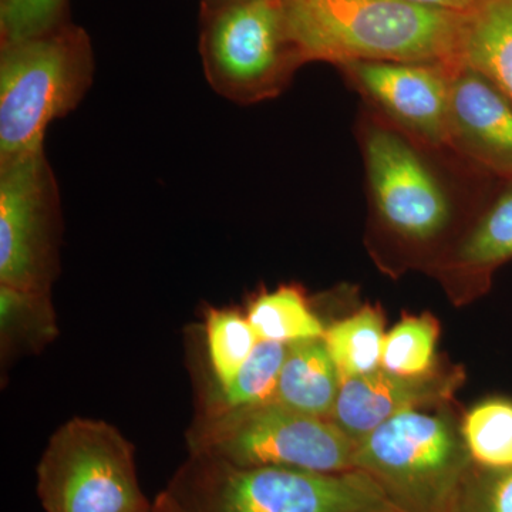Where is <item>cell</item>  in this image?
I'll return each mask as SVG.
<instances>
[{
  "label": "cell",
  "mask_w": 512,
  "mask_h": 512,
  "mask_svg": "<svg viewBox=\"0 0 512 512\" xmlns=\"http://www.w3.org/2000/svg\"><path fill=\"white\" fill-rule=\"evenodd\" d=\"M301 62L460 64L467 13L400 0H282Z\"/></svg>",
  "instance_id": "1"
},
{
  "label": "cell",
  "mask_w": 512,
  "mask_h": 512,
  "mask_svg": "<svg viewBox=\"0 0 512 512\" xmlns=\"http://www.w3.org/2000/svg\"><path fill=\"white\" fill-rule=\"evenodd\" d=\"M168 491L184 512H403L359 470L242 468L191 456Z\"/></svg>",
  "instance_id": "2"
},
{
  "label": "cell",
  "mask_w": 512,
  "mask_h": 512,
  "mask_svg": "<svg viewBox=\"0 0 512 512\" xmlns=\"http://www.w3.org/2000/svg\"><path fill=\"white\" fill-rule=\"evenodd\" d=\"M93 77L92 42L72 22L0 43V161L45 150L47 127L82 103Z\"/></svg>",
  "instance_id": "3"
},
{
  "label": "cell",
  "mask_w": 512,
  "mask_h": 512,
  "mask_svg": "<svg viewBox=\"0 0 512 512\" xmlns=\"http://www.w3.org/2000/svg\"><path fill=\"white\" fill-rule=\"evenodd\" d=\"M473 467L463 434L447 414H396L357 443L353 468L403 512H453Z\"/></svg>",
  "instance_id": "4"
},
{
  "label": "cell",
  "mask_w": 512,
  "mask_h": 512,
  "mask_svg": "<svg viewBox=\"0 0 512 512\" xmlns=\"http://www.w3.org/2000/svg\"><path fill=\"white\" fill-rule=\"evenodd\" d=\"M187 440L191 456L235 467H284L315 473L355 470L357 443L336 424L274 402L201 412Z\"/></svg>",
  "instance_id": "5"
},
{
  "label": "cell",
  "mask_w": 512,
  "mask_h": 512,
  "mask_svg": "<svg viewBox=\"0 0 512 512\" xmlns=\"http://www.w3.org/2000/svg\"><path fill=\"white\" fill-rule=\"evenodd\" d=\"M46 512H151L134 448L106 421L74 419L50 437L37 466Z\"/></svg>",
  "instance_id": "6"
},
{
  "label": "cell",
  "mask_w": 512,
  "mask_h": 512,
  "mask_svg": "<svg viewBox=\"0 0 512 512\" xmlns=\"http://www.w3.org/2000/svg\"><path fill=\"white\" fill-rule=\"evenodd\" d=\"M200 53L214 92L242 104L274 96L302 63L282 0H242L201 13Z\"/></svg>",
  "instance_id": "7"
},
{
  "label": "cell",
  "mask_w": 512,
  "mask_h": 512,
  "mask_svg": "<svg viewBox=\"0 0 512 512\" xmlns=\"http://www.w3.org/2000/svg\"><path fill=\"white\" fill-rule=\"evenodd\" d=\"M63 212L45 150L0 161V285L52 293Z\"/></svg>",
  "instance_id": "8"
},
{
  "label": "cell",
  "mask_w": 512,
  "mask_h": 512,
  "mask_svg": "<svg viewBox=\"0 0 512 512\" xmlns=\"http://www.w3.org/2000/svg\"><path fill=\"white\" fill-rule=\"evenodd\" d=\"M367 175L380 217L412 241L439 237L451 220L446 191L403 137L373 128L366 138Z\"/></svg>",
  "instance_id": "9"
},
{
  "label": "cell",
  "mask_w": 512,
  "mask_h": 512,
  "mask_svg": "<svg viewBox=\"0 0 512 512\" xmlns=\"http://www.w3.org/2000/svg\"><path fill=\"white\" fill-rule=\"evenodd\" d=\"M346 70L396 123L431 146L450 143V74L441 64L355 62Z\"/></svg>",
  "instance_id": "10"
},
{
  "label": "cell",
  "mask_w": 512,
  "mask_h": 512,
  "mask_svg": "<svg viewBox=\"0 0 512 512\" xmlns=\"http://www.w3.org/2000/svg\"><path fill=\"white\" fill-rule=\"evenodd\" d=\"M461 373L406 377L387 370L342 380L330 421L359 443L396 414L450 400L460 386Z\"/></svg>",
  "instance_id": "11"
},
{
  "label": "cell",
  "mask_w": 512,
  "mask_h": 512,
  "mask_svg": "<svg viewBox=\"0 0 512 512\" xmlns=\"http://www.w3.org/2000/svg\"><path fill=\"white\" fill-rule=\"evenodd\" d=\"M450 143L494 173L512 177V104L464 64L450 74Z\"/></svg>",
  "instance_id": "12"
},
{
  "label": "cell",
  "mask_w": 512,
  "mask_h": 512,
  "mask_svg": "<svg viewBox=\"0 0 512 512\" xmlns=\"http://www.w3.org/2000/svg\"><path fill=\"white\" fill-rule=\"evenodd\" d=\"M338 369L323 339L288 345L274 400L293 412L330 419L340 390Z\"/></svg>",
  "instance_id": "13"
},
{
  "label": "cell",
  "mask_w": 512,
  "mask_h": 512,
  "mask_svg": "<svg viewBox=\"0 0 512 512\" xmlns=\"http://www.w3.org/2000/svg\"><path fill=\"white\" fill-rule=\"evenodd\" d=\"M460 64L483 74L512 104V0H478L467 13Z\"/></svg>",
  "instance_id": "14"
},
{
  "label": "cell",
  "mask_w": 512,
  "mask_h": 512,
  "mask_svg": "<svg viewBox=\"0 0 512 512\" xmlns=\"http://www.w3.org/2000/svg\"><path fill=\"white\" fill-rule=\"evenodd\" d=\"M59 335L52 293L0 285L2 363L40 353Z\"/></svg>",
  "instance_id": "15"
},
{
  "label": "cell",
  "mask_w": 512,
  "mask_h": 512,
  "mask_svg": "<svg viewBox=\"0 0 512 512\" xmlns=\"http://www.w3.org/2000/svg\"><path fill=\"white\" fill-rule=\"evenodd\" d=\"M247 319L258 340L284 345L322 339L326 330L296 286L261 293L249 305Z\"/></svg>",
  "instance_id": "16"
},
{
  "label": "cell",
  "mask_w": 512,
  "mask_h": 512,
  "mask_svg": "<svg viewBox=\"0 0 512 512\" xmlns=\"http://www.w3.org/2000/svg\"><path fill=\"white\" fill-rule=\"evenodd\" d=\"M384 319L380 309L366 306L325 330L328 349L340 380L376 372L382 366Z\"/></svg>",
  "instance_id": "17"
},
{
  "label": "cell",
  "mask_w": 512,
  "mask_h": 512,
  "mask_svg": "<svg viewBox=\"0 0 512 512\" xmlns=\"http://www.w3.org/2000/svg\"><path fill=\"white\" fill-rule=\"evenodd\" d=\"M288 345L259 340L254 352L228 386L214 387L205 399V413H220L274 400Z\"/></svg>",
  "instance_id": "18"
},
{
  "label": "cell",
  "mask_w": 512,
  "mask_h": 512,
  "mask_svg": "<svg viewBox=\"0 0 512 512\" xmlns=\"http://www.w3.org/2000/svg\"><path fill=\"white\" fill-rule=\"evenodd\" d=\"M474 466L485 470L512 468V400L490 397L476 404L461 426Z\"/></svg>",
  "instance_id": "19"
},
{
  "label": "cell",
  "mask_w": 512,
  "mask_h": 512,
  "mask_svg": "<svg viewBox=\"0 0 512 512\" xmlns=\"http://www.w3.org/2000/svg\"><path fill=\"white\" fill-rule=\"evenodd\" d=\"M512 259V190L504 192L468 232L457 249L456 265L488 275Z\"/></svg>",
  "instance_id": "20"
},
{
  "label": "cell",
  "mask_w": 512,
  "mask_h": 512,
  "mask_svg": "<svg viewBox=\"0 0 512 512\" xmlns=\"http://www.w3.org/2000/svg\"><path fill=\"white\" fill-rule=\"evenodd\" d=\"M205 340L214 387L228 386L259 342L247 316L234 309H208Z\"/></svg>",
  "instance_id": "21"
},
{
  "label": "cell",
  "mask_w": 512,
  "mask_h": 512,
  "mask_svg": "<svg viewBox=\"0 0 512 512\" xmlns=\"http://www.w3.org/2000/svg\"><path fill=\"white\" fill-rule=\"evenodd\" d=\"M439 323L430 315L406 316L384 338L382 369L421 377L434 372Z\"/></svg>",
  "instance_id": "22"
},
{
  "label": "cell",
  "mask_w": 512,
  "mask_h": 512,
  "mask_svg": "<svg viewBox=\"0 0 512 512\" xmlns=\"http://www.w3.org/2000/svg\"><path fill=\"white\" fill-rule=\"evenodd\" d=\"M67 22V0H0V43L45 35Z\"/></svg>",
  "instance_id": "23"
},
{
  "label": "cell",
  "mask_w": 512,
  "mask_h": 512,
  "mask_svg": "<svg viewBox=\"0 0 512 512\" xmlns=\"http://www.w3.org/2000/svg\"><path fill=\"white\" fill-rule=\"evenodd\" d=\"M453 512H512V468L485 470L473 464Z\"/></svg>",
  "instance_id": "24"
},
{
  "label": "cell",
  "mask_w": 512,
  "mask_h": 512,
  "mask_svg": "<svg viewBox=\"0 0 512 512\" xmlns=\"http://www.w3.org/2000/svg\"><path fill=\"white\" fill-rule=\"evenodd\" d=\"M400 2L427 6V8L446 9L453 10V12L468 13L474 9L478 0H400Z\"/></svg>",
  "instance_id": "25"
},
{
  "label": "cell",
  "mask_w": 512,
  "mask_h": 512,
  "mask_svg": "<svg viewBox=\"0 0 512 512\" xmlns=\"http://www.w3.org/2000/svg\"><path fill=\"white\" fill-rule=\"evenodd\" d=\"M151 512H184V510L178 504V501L175 500L174 495L170 491L165 490L154 501Z\"/></svg>",
  "instance_id": "26"
},
{
  "label": "cell",
  "mask_w": 512,
  "mask_h": 512,
  "mask_svg": "<svg viewBox=\"0 0 512 512\" xmlns=\"http://www.w3.org/2000/svg\"><path fill=\"white\" fill-rule=\"evenodd\" d=\"M237 2H242V0H201V13L212 12V10L224 8V6Z\"/></svg>",
  "instance_id": "27"
}]
</instances>
